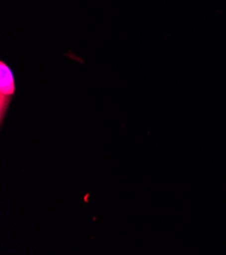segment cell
<instances>
[{
    "mask_svg": "<svg viewBox=\"0 0 226 255\" xmlns=\"http://www.w3.org/2000/svg\"><path fill=\"white\" fill-rule=\"evenodd\" d=\"M14 74L10 67L0 61V125H3L7 111L15 95Z\"/></svg>",
    "mask_w": 226,
    "mask_h": 255,
    "instance_id": "cell-1",
    "label": "cell"
}]
</instances>
